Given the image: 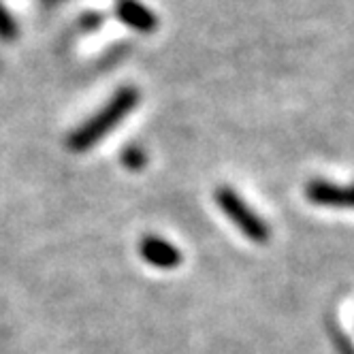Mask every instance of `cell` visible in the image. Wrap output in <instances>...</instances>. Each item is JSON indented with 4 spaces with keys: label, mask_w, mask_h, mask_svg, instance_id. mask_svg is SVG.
I'll use <instances>...</instances> for the list:
<instances>
[{
    "label": "cell",
    "mask_w": 354,
    "mask_h": 354,
    "mask_svg": "<svg viewBox=\"0 0 354 354\" xmlns=\"http://www.w3.org/2000/svg\"><path fill=\"white\" fill-rule=\"evenodd\" d=\"M216 203L224 212V216L229 218L241 231V235H245L250 241H254V243H267L269 241V237H271L269 224L254 209H252L233 188H229V186L218 188L216 190Z\"/></svg>",
    "instance_id": "obj_2"
},
{
    "label": "cell",
    "mask_w": 354,
    "mask_h": 354,
    "mask_svg": "<svg viewBox=\"0 0 354 354\" xmlns=\"http://www.w3.org/2000/svg\"><path fill=\"white\" fill-rule=\"evenodd\" d=\"M137 103H139V92L135 88H120L103 109L96 115H92L88 122H84L80 129L68 137V149L88 151L90 147H94L135 109Z\"/></svg>",
    "instance_id": "obj_1"
},
{
    "label": "cell",
    "mask_w": 354,
    "mask_h": 354,
    "mask_svg": "<svg viewBox=\"0 0 354 354\" xmlns=\"http://www.w3.org/2000/svg\"><path fill=\"white\" fill-rule=\"evenodd\" d=\"M122 162H124V167H129L133 171H139L145 165V151L141 147H137V145L126 147L122 151Z\"/></svg>",
    "instance_id": "obj_6"
},
{
    "label": "cell",
    "mask_w": 354,
    "mask_h": 354,
    "mask_svg": "<svg viewBox=\"0 0 354 354\" xmlns=\"http://www.w3.org/2000/svg\"><path fill=\"white\" fill-rule=\"evenodd\" d=\"M306 196L314 205L354 209V184L352 186H337V184L316 180V182H310L306 186Z\"/></svg>",
    "instance_id": "obj_4"
},
{
    "label": "cell",
    "mask_w": 354,
    "mask_h": 354,
    "mask_svg": "<svg viewBox=\"0 0 354 354\" xmlns=\"http://www.w3.org/2000/svg\"><path fill=\"white\" fill-rule=\"evenodd\" d=\"M15 37H17V24L11 17V13L3 7V3H0V39L13 41Z\"/></svg>",
    "instance_id": "obj_7"
},
{
    "label": "cell",
    "mask_w": 354,
    "mask_h": 354,
    "mask_svg": "<svg viewBox=\"0 0 354 354\" xmlns=\"http://www.w3.org/2000/svg\"><path fill=\"white\" fill-rule=\"evenodd\" d=\"M115 15L120 17V21L126 24V26H131L133 30L143 32V35L154 32L158 26L156 15L151 13L145 5H141L139 0H118Z\"/></svg>",
    "instance_id": "obj_5"
},
{
    "label": "cell",
    "mask_w": 354,
    "mask_h": 354,
    "mask_svg": "<svg viewBox=\"0 0 354 354\" xmlns=\"http://www.w3.org/2000/svg\"><path fill=\"white\" fill-rule=\"evenodd\" d=\"M139 257L149 267L162 269V271L177 269L184 261V254L180 248L162 237H156V235H147L139 241Z\"/></svg>",
    "instance_id": "obj_3"
}]
</instances>
